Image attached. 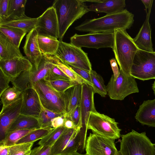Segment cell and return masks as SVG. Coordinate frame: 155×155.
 I'll return each mask as SVG.
<instances>
[{"label": "cell", "instance_id": "6da1fadb", "mask_svg": "<svg viewBox=\"0 0 155 155\" xmlns=\"http://www.w3.org/2000/svg\"><path fill=\"white\" fill-rule=\"evenodd\" d=\"M134 17L133 14L124 9L99 18L86 19L75 29L80 31L90 33L114 32L116 30L130 28L134 23Z\"/></svg>", "mask_w": 155, "mask_h": 155}, {"label": "cell", "instance_id": "7a4b0ae2", "mask_svg": "<svg viewBox=\"0 0 155 155\" xmlns=\"http://www.w3.org/2000/svg\"><path fill=\"white\" fill-rule=\"evenodd\" d=\"M83 0H55L52 5L55 10L58 26L59 41H62L69 28L89 12Z\"/></svg>", "mask_w": 155, "mask_h": 155}, {"label": "cell", "instance_id": "3957f363", "mask_svg": "<svg viewBox=\"0 0 155 155\" xmlns=\"http://www.w3.org/2000/svg\"><path fill=\"white\" fill-rule=\"evenodd\" d=\"M114 35L112 49L120 70L130 74L133 60L139 49L126 30H116L114 32Z\"/></svg>", "mask_w": 155, "mask_h": 155}, {"label": "cell", "instance_id": "277c9868", "mask_svg": "<svg viewBox=\"0 0 155 155\" xmlns=\"http://www.w3.org/2000/svg\"><path fill=\"white\" fill-rule=\"evenodd\" d=\"M121 137L119 151L123 155H155V144L145 132L139 133L132 130Z\"/></svg>", "mask_w": 155, "mask_h": 155}, {"label": "cell", "instance_id": "5b68a950", "mask_svg": "<svg viewBox=\"0 0 155 155\" xmlns=\"http://www.w3.org/2000/svg\"><path fill=\"white\" fill-rule=\"evenodd\" d=\"M81 128H66L51 147L50 155L68 154L85 148V141Z\"/></svg>", "mask_w": 155, "mask_h": 155}, {"label": "cell", "instance_id": "8992f818", "mask_svg": "<svg viewBox=\"0 0 155 155\" xmlns=\"http://www.w3.org/2000/svg\"><path fill=\"white\" fill-rule=\"evenodd\" d=\"M54 55L67 65L88 71L92 70L87 53L71 43L59 41L58 50Z\"/></svg>", "mask_w": 155, "mask_h": 155}, {"label": "cell", "instance_id": "52a82bcc", "mask_svg": "<svg viewBox=\"0 0 155 155\" xmlns=\"http://www.w3.org/2000/svg\"><path fill=\"white\" fill-rule=\"evenodd\" d=\"M31 87L38 93L45 107L55 113L66 114L65 103L61 93L54 90L47 81L41 80L33 84Z\"/></svg>", "mask_w": 155, "mask_h": 155}, {"label": "cell", "instance_id": "ba28073f", "mask_svg": "<svg viewBox=\"0 0 155 155\" xmlns=\"http://www.w3.org/2000/svg\"><path fill=\"white\" fill-rule=\"evenodd\" d=\"M115 119L97 111L90 113L87 125V130L93 133L115 140L120 138L121 130Z\"/></svg>", "mask_w": 155, "mask_h": 155}, {"label": "cell", "instance_id": "9c48e42d", "mask_svg": "<svg viewBox=\"0 0 155 155\" xmlns=\"http://www.w3.org/2000/svg\"><path fill=\"white\" fill-rule=\"evenodd\" d=\"M120 71L116 80H114L113 74L112 75L106 88L107 94L110 99L122 101L130 94L138 92L139 90L134 77Z\"/></svg>", "mask_w": 155, "mask_h": 155}, {"label": "cell", "instance_id": "30bf717a", "mask_svg": "<svg viewBox=\"0 0 155 155\" xmlns=\"http://www.w3.org/2000/svg\"><path fill=\"white\" fill-rule=\"evenodd\" d=\"M130 74L143 81L155 79V53L139 49L134 57Z\"/></svg>", "mask_w": 155, "mask_h": 155}, {"label": "cell", "instance_id": "8fae6325", "mask_svg": "<svg viewBox=\"0 0 155 155\" xmlns=\"http://www.w3.org/2000/svg\"><path fill=\"white\" fill-rule=\"evenodd\" d=\"M42 54L43 58L38 69H32L31 71L22 73L11 82L13 86L23 91L31 87L37 81L44 79L54 64L46 55Z\"/></svg>", "mask_w": 155, "mask_h": 155}, {"label": "cell", "instance_id": "7c38bea8", "mask_svg": "<svg viewBox=\"0 0 155 155\" xmlns=\"http://www.w3.org/2000/svg\"><path fill=\"white\" fill-rule=\"evenodd\" d=\"M114 32L89 33L85 35L75 34L70 38V43L81 48L86 47L98 49L113 48Z\"/></svg>", "mask_w": 155, "mask_h": 155}, {"label": "cell", "instance_id": "4fadbf2b", "mask_svg": "<svg viewBox=\"0 0 155 155\" xmlns=\"http://www.w3.org/2000/svg\"><path fill=\"white\" fill-rule=\"evenodd\" d=\"M114 140L90 133L85 146L87 155H114L117 150Z\"/></svg>", "mask_w": 155, "mask_h": 155}, {"label": "cell", "instance_id": "5bb4252c", "mask_svg": "<svg viewBox=\"0 0 155 155\" xmlns=\"http://www.w3.org/2000/svg\"><path fill=\"white\" fill-rule=\"evenodd\" d=\"M35 29L38 35L58 39V21L55 10L53 6L48 8L38 18Z\"/></svg>", "mask_w": 155, "mask_h": 155}, {"label": "cell", "instance_id": "9a60e30c", "mask_svg": "<svg viewBox=\"0 0 155 155\" xmlns=\"http://www.w3.org/2000/svg\"><path fill=\"white\" fill-rule=\"evenodd\" d=\"M82 85V91L79 104L81 129L87 134V125L90 113L96 111L94 102L95 93L92 87L87 83Z\"/></svg>", "mask_w": 155, "mask_h": 155}, {"label": "cell", "instance_id": "2e32d148", "mask_svg": "<svg viewBox=\"0 0 155 155\" xmlns=\"http://www.w3.org/2000/svg\"><path fill=\"white\" fill-rule=\"evenodd\" d=\"M22 97L2 108L0 113V143L4 140L13 123L20 114Z\"/></svg>", "mask_w": 155, "mask_h": 155}, {"label": "cell", "instance_id": "e0dca14e", "mask_svg": "<svg viewBox=\"0 0 155 155\" xmlns=\"http://www.w3.org/2000/svg\"><path fill=\"white\" fill-rule=\"evenodd\" d=\"M32 68V65L26 57L0 61V69L11 78V81L22 73Z\"/></svg>", "mask_w": 155, "mask_h": 155}, {"label": "cell", "instance_id": "ac0fdd59", "mask_svg": "<svg viewBox=\"0 0 155 155\" xmlns=\"http://www.w3.org/2000/svg\"><path fill=\"white\" fill-rule=\"evenodd\" d=\"M38 36V33L35 28L27 35L23 47L24 52L27 58L32 65V69L35 70L38 69L43 58L39 46Z\"/></svg>", "mask_w": 155, "mask_h": 155}, {"label": "cell", "instance_id": "d6986e66", "mask_svg": "<svg viewBox=\"0 0 155 155\" xmlns=\"http://www.w3.org/2000/svg\"><path fill=\"white\" fill-rule=\"evenodd\" d=\"M41 110V102L36 90L31 87L23 91L20 114L37 118Z\"/></svg>", "mask_w": 155, "mask_h": 155}, {"label": "cell", "instance_id": "ffe728a7", "mask_svg": "<svg viewBox=\"0 0 155 155\" xmlns=\"http://www.w3.org/2000/svg\"><path fill=\"white\" fill-rule=\"evenodd\" d=\"M152 5L146 12L145 20L140 31L133 38L134 42L139 50L150 52H154L151 38V28L149 23V18Z\"/></svg>", "mask_w": 155, "mask_h": 155}, {"label": "cell", "instance_id": "44dd1931", "mask_svg": "<svg viewBox=\"0 0 155 155\" xmlns=\"http://www.w3.org/2000/svg\"><path fill=\"white\" fill-rule=\"evenodd\" d=\"M135 117L143 125L155 127V99L144 101L140 105Z\"/></svg>", "mask_w": 155, "mask_h": 155}, {"label": "cell", "instance_id": "7402d4cb", "mask_svg": "<svg viewBox=\"0 0 155 155\" xmlns=\"http://www.w3.org/2000/svg\"><path fill=\"white\" fill-rule=\"evenodd\" d=\"M125 6V0H100L99 2L92 4L88 7L89 11L110 15L122 11Z\"/></svg>", "mask_w": 155, "mask_h": 155}, {"label": "cell", "instance_id": "603a6c76", "mask_svg": "<svg viewBox=\"0 0 155 155\" xmlns=\"http://www.w3.org/2000/svg\"><path fill=\"white\" fill-rule=\"evenodd\" d=\"M82 91V85L78 84L71 87L61 93L66 109L65 115L70 114L79 105Z\"/></svg>", "mask_w": 155, "mask_h": 155}, {"label": "cell", "instance_id": "cb8c5ba5", "mask_svg": "<svg viewBox=\"0 0 155 155\" xmlns=\"http://www.w3.org/2000/svg\"><path fill=\"white\" fill-rule=\"evenodd\" d=\"M23 57L19 48L0 32V61Z\"/></svg>", "mask_w": 155, "mask_h": 155}, {"label": "cell", "instance_id": "d4e9b609", "mask_svg": "<svg viewBox=\"0 0 155 155\" xmlns=\"http://www.w3.org/2000/svg\"><path fill=\"white\" fill-rule=\"evenodd\" d=\"M37 18H31L26 15L19 18L0 22V25L20 29L29 33L35 28Z\"/></svg>", "mask_w": 155, "mask_h": 155}, {"label": "cell", "instance_id": "484cf974", "mask_svg": "<svg viewBox=\"0 0 155 155\" xmlns=\"http://www.w3.org/2000/svg\"><path fill=\"white\" fill-rule=\"evenodd\" d=\"M40 128L41 127L37 118L20 114L12 124L7 133L17 130Z\"/></svg>", "mask_w": 155, "mask_h": 155}, {"label": "cell", "instance_id": "4316f807", "mask_svg": "<svg viewBox=\"0 0 155 155\" xmlns=\"http://www.w3.org/2000/svg\"><path fill=\"white\" fill-rule=\"evenodd\" d=\"M38 40L40 50L42 54L51 55L55 54L59 43L57 38L38 35Z\"/></svg>", "mask_w": 155, "mask_h": 155}, {"label": "cell", "instance_id": "83f0119b", "mask_svg": "<svg viewBox=\"0 0 155 155\" xmlns=\"http://www.w3.org/2000/svg\"><path fill=\"white\" fill-rule=\"evenodd\" d=\"M46 55L47 57L52 61L53 63L60 69L70 79L77 82L79 84H81L84 83H88L68 65L62 62L55 55Z\"/></svg>", "mask_w": 155, "mask_h": 155}, {"label": "cell", "instance_id": "f1b7e54d", "mask_svg": "<svg viewBox=\"0 0 155 155\" xmlns=\"http://www.w3.org/2000/svg\"><path fill=\"white\" fill-rule=\"evenodd\" d=\"M27 2L26 0H9L8 17L5 21L18 18L26 16L25 14V10Z\"/></svg>", "mask_w": 155, "mask_h": 155}, {"label": "cell", "instance_id": "f546056e", "mask_svg": "<svg viewBox=\"0 0 155 155\" xmlns=\"http://www.w3.org/2000/svg\"><path fill=\"white\" fill-rule=\"evenodd\" d=\"M0 32L18 48L24 36L27 32L18 28L0 25Z\"/></svg>", "mask_w": 155, "mask_h": 155}, {"label": "cell", "instance_id": "4dcf8cb0", "mask_svg": "<svg viewBox=\"0 0 155 155\" xmlns=\"http://www.w3.org/2000/svg\"><path fill=\"white\" fill-rule=\"evenodd\" d=\"M23 91L13 86L5 90L0 95L2 108L16 101L22 97Z\"/></svg>", "mask_w": 155, "mask_h": 155}, {"label": "cell", "instance_id": "1f68e13d", "mask_svg": "<svg viewBox=\"0 0 155 155\" xmlns=\"http://www.w3.org/2000/svg\"><path fill=\"white\" fill-rule=\"evenodd\" d=\"M35 129L20 130L8 132L3 141L0 143V145L9 147L15 145L21 139Z\"/></svg>", "mask_w": 155, "mask_h": 155}, {"label": "cell", "instance_id": "d6a6232c", "mask_svg": "<svg viewBox=\"0 0 155 155\" xmlns=\"http://www.w3.org/2000/svg\"><path fill=\"white\" fill-rule=\"evenodd\" d=\"M41 110L39 117L37 118L41 128H52L51 122L54 118L65 114L54 112L45 107L41 104Z\"/></svg>", "mask_w": 155, "mask_h": 155}, {"label": "cell", "instance_id": "836d02e7", "mask_svg": "<svg viewBox=\"0 0 155 155\" xmlns=\"http://www.w3.org/2000/svg\"><path fill=\"white\" fill-rule=\"evenodd\" d=\"M52 128H40L35 130L19 140L17 142L16 144L34 143L45 137Z\"/></svg>", "mask_w": 155, "mask_h": 155}, {"label": "cell", "instance_id": "e575fe53", "mask_svg": "<svg viewBox=\"0 0 155 155\" xmlns=\"http://www.w3.org/2000/svg\"><path fill=\"white\" fill-rule=\"evenodd\" d=\"M92 87L95 93H97L104 97L107 94L106 86L102 77L96 71L92 70L90 71Z\"/></svg>", "mask_w": 155, "mask_h": 155}, {"label": "cell", "instance_id": "d590c367", "mask_svg": "<svg viewBox=\"0 0 155 155\" xmlns=\"http://www.w3.org/2000/svg\"><path fill=\"white\" fill-rule=\"evenodd\" d=\"M66 128L64 126L52 128L47 135L40 140L38 144L51 147Z\"/></svg>", "mask_w": 155, "mask_h": 155}, {"label": "cell", "instance_id": "8d00e7d4", "mask_svg": "<svg viewBox=\"0 0 155 155\" xmlns=\"http://www.w3.org/2000/svg\"><path fill=\"white\" fill-rule=\"evenodd\" d=\"M34 142L15 144L9 147L8 155H30Z\"/></svg>", "mask_w": 155, "mask_h": 155}, {"label": "cell", "instance_id": "74e56055", "mask_svg": "<svg viewBox=\"0 0 155 155\" xmlns=\"http://www.w3.org/2000/svg\"><path fill=\"white\" fill-rule=\"evenodd\" d=\"M47 81L52 87L60 93H63L70 87L79 84L77 82L70 79Z\"/></svg>", "mask_w": 155, "mask_h": 155}, {"label": "cell", "instance_id": "f35d334b", "mask_svg": "<svg viewBox=\"0 0 155 155\" xmlns=\"http://www.w3.org/2000/svg\"><path fill=\"white\" fill-rule=\"evenodd\" d=\"M67 79H70L57 66L54 64L44 79L47 81H50Z\"/></svg>", "mask_w": 155, "mask_h": 155}, {"label": "cell", "instance_id": "ab89813d", "mask_svg": "<svg viewBox=\"0 0 155 155\" xmlns=\"http://www.w3.org/2000/svg\"><path fill=\"white\" fill-rule=\"evenodd\" d=\"M65 115L72 120L76 128H81L80 123V113L79 105L70 114Z\"/></svg>", "mask_w": 155, "mask_h": 155}, {"label": "cell", "instance_id": "60d3db41", "mask_svg": "<svg viewBox=\"0 0 155 155\" xmlns=\"http://www.w3.org/2000/svg\"><path fill=\"white\" fill-rule=\"evenodd\" d=\"M9 1V0H0V22L8 18Z\"/></svg>", "mask_w": 155, "mask_h": 155}, {"label": "cell", "instance_id": "b9f144b4", "mask_svg": "<svg viewBox=\"0 0 155 155\" xmlns=\"http://www.w3.org/2000/svg\"><path fill=\"white\" fill-rule=\"evenodd\" d=\"M11 81V78L0 69V95L10 87L9 83Z\"/></svg>", "mask_w": 155, "mask_h": 155}, {"label": "cell", "instance_id": "7bdbcfd3", "mask_svg": "<svg viewBox=\"0 0 155 155\" xmlns=\"http://www.w3.org/2000/svg\"><path fill=\"white\" fill-rule=\"evenodd\" d=\"M78 75L84 79L89 84L92 86L90 71L68 65Z\"/></svg>", "mask_w": 155, "mask_h": 155}, {"label": "cell", "instance_id": "ee69618b", "mask_svg": "<svg viewBox=\"0 0 155 155\" xmlns=\"http://www.w3.org/2000/svg\"><path fill=\"white\" fill-rule=\"evenodd\" d=\"M51 147L39 145L31 150L30 155H50Z\"/></svg>", "mask_w": 155, "mask_h": 155}, {"label": "cell", "instance_id": "f6af8a7d", "mask_svg": "<svg viewBox=\"0 0 155 155\" xmlns=\"http://www.w3.org/2000/svg\"><path fill=\"white\" fill-rule=\"evenodd\" d=\"M65 118V115L56 117L51 120V128H56L63 126Z\"/></svg>", "mask_w": 155, "mask_h": 155}, {"label": "cell", "instance_id": "bcb514c9", "mask_svg": "<svg viewBox=\"0 0 155 155\" xmlns=\"http://www.w3.org/2000/svg\"><path fill=\"white\" fill-rule=\"evenodd\" d=\"M110 64L112 69L114 80H116L120 73L116 59L114 58L111 59L110 61Z\"/></svg>", "mask_w": 155, "mask_h": 155}, {"label": "cell", "instance_id": "7dc6e473", "mask_svg": "<svg viewBox=\"0 0 155 155\" xmlns=\"http://www.w3.org/2000/svg\"><path fill=\"white\" fill-rule=\"evenodd\" d=\"M63 126L65 128L67 129L77 128L75 127L72 120L67 117L65 115Z\"/></svg>", "mask_w": 155, "mask_h": 155}, {"label": "cell", "instance_id": "c3c4849f", "mask_svg": "<svg viewBox=\"0 0 155 155\" xmlns=\"http://www.w3.org/2000/svg\"><path fill=\"white\" fill-rule=\"evenodd\" d=\"M0 155H8L9 147L0 145Z\"/></svg>", "mask_w": 155, "mask_h": 155}, {"label": "cell", "instance_id": "681fc988", "mask_svg": "<svg viewBox=\"0 0 155 155\" xmlns=\"http://www.w3.org/2000/svg\"><path fill=\"white\" fill-rule=\"evenodd\" d=\"M141 1L143 3L146 8V12L147 9L149 8L150 6L152 5L153 0H141Z\"/></svg>", "mask_w": 155, "mask_h": 155}, {"label": "cell", "instance_id": "f907efd6", "mask_svg": "<svg viewBox=\"0 0 155 155\" xmlns=\"http://www.w3.org/2000/svg\"><path fill=\"white\" fill-rule=\"evenodd\" d=\"M59 155H87L86 153L85 154H82L79 153L78 152H76L75 153H73L70 154H60Z\"/></svg>", "mask_w": 155, "mask_h": 155}, {"label": "cell", "instance_id": "816d5d0a", "mask_svg": "<svg viewBox=\"0 0 155 155\" xmlns=\"http://www.w3.org/2000/svg\"><path fill=\"white\" fill-rule=\"evenodd\" d=\"M114 155H123L121 152L117 150L116 151Z\"/></svg>", "mask_w": 155, "mask_h": 155}, {"label": "cell", "instance_id": "f5cc1de1", "mask_svg": "<svg viewBox=\"0 0 155 155\" xmlns=\"http://www.w3.org/2000/svg\"><path fill=\"white\" fill-rule=\"evenodd\" d=\"M152 88L154 94L155 95V81H154L153 84Z\"/></svg>", "mask_w": 155, "mask_h": 155}, {"label": "cell", "instance_id": "db71d44e", "mask_svg": "<svg viewBox=\"0 0 155 155\" xmlns=\"http://www.w3.org/2000/svg\"><path fill=\"white\" fill-rule=\"evenodd\" d=\"M154 52L155 53V51H154Z\"/></svg>", "mask_w": 155, "mask_h": 155}]
</instances>
